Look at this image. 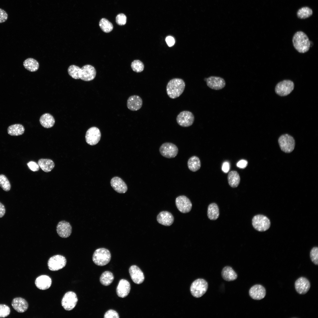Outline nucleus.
I'll use <instances>...</instances> for the list:
<instances>
[{"label":"nucleus","instance_id":"nucleus-1","mask_svg":"<svg viewBox=\"0 0 318 318\" xmlns=\"http://www.w3.org/2000/svg\"><path fill=\"white\" fill-rule=\"evenodd\" d=\"M69 75L75 79L81 80L85 81H89L95 77L96 72L95 68L92 65L87 64L81 68L74 65L69 66L68 69Z\"/></svg>","mask_w":318,"mask_h":318},{"label":"nucleus","instance_id":"nucleus-2","mask_svg":"<svg viewBox=\"0 0 318 318\" xmlns=\"http://www.w3.org/2000/svg\"><path fill=\"white\" fill-rule=\"evenodd\" d=\"M185 87V84L183 80L178 78L173 79L167 84V94L170 98L175 99L183 93Z\"/></svg>","mask_w":318,"mask_h":318},{"label":"nucleus","instance_id":"nucleus-3","mask_svg":"<svg viewBox=\"0 0 318 318\" xmlns=\"http://www.w3.org/2000/svg\"><path fill=\"white\" fill-rule=\"evenodd\" d=\"M292 42L294 48L300 53L307 52L310 47V41L308 37L302 31H298L295 34L293 37Z\"/></svg>","mask_w":318,"mask_h":318},{"label":"nucleus","instance_id":"nucleus-4","mask_svg":"<svg viewBox=\"0 0 318 318\" xmlns=\"http://www.w3.org/2000/svg\"><path fill=\"white\" fill-rule=\"evenodd\" d=\"M111 255L110 251L105 248L97 249L92 256L94 263L98 266H102L108 264L110 261Z\"/></svg>","mask_w":318,"mask_h":318},{"label":"nucleus","instance_id":"nucleus-5","mask_svg":"<svg viewBox=\"0 0 318 318\" xmlns=\"http://www.w3.org/2000/svg\"><path fill=\"white\" fill-rule=\"evenodd\" d=\"M208 288L207 281L203 279H198L191 284L190 290L191 294L196 298H199L206 292Z\"/></svg>","mask_w":318,"mask_h":318},{"label":"nucleus","instance_id":"nucleus-6","mask_svg":"<svg viewBox=\"0 0 318 318\" xmlns=\"http://www.w3.org/2000/svg\"><path fill=\"white\" fill-rule=\"evenodd\" d=\"M252 224L254 228L259 231H265L269 228L270 221L266 216L259 214L254 216L252 219Z\"/></svg>","mask_w":318,"mask_h":318},{"label":"nucleus","instance_id":"nucleus-7","mask_svg":"<svg viewBox=\"0 0 318 318\" xmlns=\"http://www.w3.org/2000/svg\"><path fill=\"white\" fill-rule=\"evenodd\" d=\"M278 143L281 150L286 153H290L294 150L295 145L293 138L288 134L281 136L278 139Z\"/></svg>","mask_w":318,"mask_h":318},{"label":"nucleus","instance_id":"nucleus-8","mask_svg":"<svg viewBox=\"0 0 318 318\" xmlns=\"http://www.w3.org/2000/svg\"><path fill=\"white\" fill-rule=\"evenodd\" d=\"M78 300L75 293L72 291L68 292L64 294L62 298V305L65 310L70 311L75 307Z\"/></svg>","mask_w":318,"mask_h":318},{"label":"nucleus","instance_id":"nucleus-9","mask_svg":"<svg viewBox=\"0 0 318 318\" xmlns=\"http://www.w3.org/2000/svg\"><path fill=\"white\" fill-rule=\"evenodd\" d=\"M67 260L63 256L60 255H54L49 259L47 265L51 271H56L63 268L66 265Z\"/></svg>","mask_w":318,"mask_h":318},{"label":"nucleus","instance_id":"nucleus-10","mask_svg":"<svg viewBox=\"0 0 318 318\" xmlns=\"http://www.w3.org/2000/svg\"><path fill=\"white\" fill-rule=\"evenodd\" d=\"M294 84L289 80H284L279 82L275 88L276 93L278 95L284 96L289 94L293 90Z\"/></svg>","mask_w":318,"mask_h":318},{"label":"nucleus","instance_id":"nucleus-11","mask_svg":"<svg viewBox=\"0 0 318 318\" xmlns=\"http://www.w3.org/2000/svg\"><path fill=\"white\" fill-rule=\"evenodd\" d=\"M195 120L194 115L191 112L184 110L180 112L176 117V121L180 126L187 127L192 125Z\"/></svg>","mask_w":318,"mask_h":318},{"label":"nucleus","instance_id":"nucleus-12","mask_svg":"<svg viewBox=\"0 0 318 318\" xmlns=\"http://www.w3.org/2000/svg\"><path fill=\"white\" fill-rule=\"evenodd\" d=\"M159 151L163 156L168 158L175 157L177 155L178 150L174 144L167 142L163 144L159 148Z\"/></svg>","mask_w":318,"mask_h":318},{"label":"nucleus","instance_id":"nucleus-13","mask_svg":"<svg viewBox=\"0 0 318 318\" xmlns=\"http://www.w3.org/2000/svg\"><path fill=\"white\" fill-rule=\"evenodd\" d=\"M101 137L100 131L97 127H92L87 131L85 138L86 142L88 144L93 145L97 144Z\"/></svg>","mask_w":318,"mask_h":318},{"label":"nucleus","instance_id":"nucleus-14","mask_svg":"<svg viewBox=\"0 0 318 318\" xmlns=\"http://www.w3.org/2000/svg\"><path fill=\"white\" fill-rule=\"evenodd\" d=\"M175 204L179 211L183 213L189 212L192 207V204L190 199L185 196H180L175 199Z\"/></svg>","mask_w":318,"mask_h":318},{"label":"nucleus","instance_id":"nucleus-15","mask_svg":"<svg viewBox=\"0 0 318 318\" xmlns=\"http://www.w3.org/2000/svg\"><path fill=\"white\" fill-rule=\"evenodd\" d=\"M204 80L206 82L207 86L210 88L218 90L223 88L226 86L224 79L221 77L212 76L205 78Z\"/></svg>","mask_w":318,"mask_h":318},{"label":"nucleus","instance_id":"nucleus-16","mask_svg":"<svg viewBox=\"0 0 318 318\" xmlns=\"http://www.w3.org/2000/svg\"><path fill=\"white\" fill-rule=\"evenodd\" d=\"M295 289L297 293L304 294L309 291L310 287V284L306 278L301 277L297 279L295 283Z\"/></svg>","mask_w":318,"mask_h":318},{"label":"nucleus","instance_id":"nucleus-17","mask_svg":"<svg viewBox=\"0 0 318 318\" xmlns=\"http://www.w3.org/2000/svg\"><path fill=\"white\" fill-rule=\"evenodd\" d=\"M56 230L59 236L63 238H67L70 235L72 232V227L68 222L62 221L58 223Z\"/></svg>","mask_w":318,"mask_h":318},{"label":"nucleus","instance_id":"nucleus-18","mask_svg":"<svg viewBox=\"0 0 318 318\" xmlns=\"http://www.w3.org/2000/svg\"><path fill=\"white\" fill-rule=\"evenodd\" d=\"M129 271L131 279L134 283L139 284L143 282L145 279L144 275L139 267L135 265L131 266Z\"/></svg>","mask_w":318,"mask_h":318},{"label":"nucleus","instance_id":"nucleus-19","mask_svg":"<svg viewBox=\"0 0 318 318\" xmlns=\"http://www.w3.org/2000/svg\"><path fill=\"white\" fill-rule=\"evenodd\" d=\"M250 297L253 299L260 300L264 298L266 294L265 288L260 284H256L252 286L249 291Z\"/></svg>","mask_w":318,"mask_h":318},{"label":"nucleus","instance_id":"nucleus-20","mask_svg":"<svg viewBox=\"0 0 318 318\" xmlns=\"http://www.w3.org/2000/svg\"><path fill=\"white\" fill-rule=\"evenodd\" d=\"M130 289L129 282L126 279H121L120 280L116 288L117 294L120 297H125L130 293Z\"/></svg>","mask_w":318,"mask_h":318},{"label":"nucleus","instance_id":"nucleus-21","mask_svg":"<svg viewBox=\"0 0 318 318\" xmlns=\"http://www.w3.org/2000/svg\"><path fill=\"white\" fill-rule=\"evenodd\" d=\"M157 220L158 222L164 226H169L173 223L174 218L173 215L167 211H162L158 215Z\"/></svg>","mask_w":318,"mask_h":318},{"label":"nucleus","instance_id":"nucleus-22","mask_svg":"<svg viewBox=\"0 0 318 318\" xmlns=\"http://www.w3.org/2000/svg\"><path fill=\"white\" fill-rule=\"evenodd\" d=\"M127 107L128 109L132 111L139 110L143 105V100L139 96L133 95L130 96L127 101Z\"/></svg>","mask_w":318,"mask_h":318},{"label":"nucleus","instance_id":"nucleus-23","mask_svg":"<svg viewBox=\"0 0 318 318\" xmlns=\"http://www.w3.org/2000/svg\"><path fill=\"white\" fill-rule=\"evenodd\" d=\"M52 283L51 278L47 275H42L38 277L36 279L35 284L36 286L39 289L44 290L50 287Z\"/></svg>","mask_w":318,"mask_h":318},{"label":"nucleus","instance_id":"nucleus-24","mask_svg":"<svg viewBox=\"0 0 318 318\" xmlns=\"http://www.w3.org/2000/svg\"><path fill=\"white\" fill-rule=\"evenodd\" d=\"M111 185L113 189L119 193H125L127 191V185L123 180L118 177H113L110 181Z\"/></svg>","mask_w":318,"mask_h":318},{"label":"nucleus","instance_id":"nucleus-25","mask_svg":"<svg viewBox=\"0 0 318 318\" xmlns=\"http://www.w3.org/2000/svg\"><path fill=\"white\" fill-rule=\"evenodd\" d=\"M13 308L17 312L22 313L27 310L28 308V304L25 299L19 297L14 298L11 302Z\"/></svg>","mask_w":318,"mask_h":318},{"label":"nucleus","instance_id":"nucleus-26","mask_svg":"<svg viewBox=\"0 0 318 318\" xmlns=\"http://www.w3.org/2000/svg\"><path fill=\"white\" fill-rule=\"evenodd\" d=\"M221 274L223 279L228 281L235 280L238 277L237 274L232 268L228 266H225L223 269Z\"/></svg>","mask_w":318,"mask_h":318},{"label":"nucleus","instance_id":"nucleus-27","mask_svg":"<svg viewBox=\"0 0 318 318\" xmlns=\"http://www.w3.org/2000/svg\"><path fill=\"white\" fill-rule=\"evenodd\" d=\"M39 121L43 127L47 128L53 127L55 123V120L53 117L48 113L42 115L40 117Z\"/></svg>","mask_w":318,"mask_h":318},{"label":"nucleus","instance_id":"nucleus-28","mask_svg":"<svg viewBox=\"0 0 318 318\" xmlns=\"http://www.w3.org/2000/svg\"><path fill=\"white\" fill-rule=\"evenodd\" d=\"M38 164L40 168L46 172L51 171L54 167V162L48 159H40L39 160Z\"/></svg>","mask_w":318,"mask_h":318},{"label":"nucleus","instance_id":"nucleus-29","mask_svg":"<svg viewBox=\"0 0 318 318\" xmlns=\"http://www.w3.org/2000/svg\"><path fill=\"white\" fill-rule=\"evenodd\" d=\"M228 183L231 187L232 188L236 187L240 182V175L237 171H231L228 173Z\"/></svg>","mask_w":318,"mask_h":318},{"label":"nucleus","instance_id":"nucleus-30","mask_svg":"<svg viewBox=\"0 0 318 318\" xmlns=\"http://www.w3.org/2000/svg\"><path fill=\"white\" fill-rule=\"evenodd\" d=\"M25 129L21 124H17L11 125L7 129L8 134L12 136H17L22 135L24 132Z\"/></svg>","mask_w":318,"mask_h":318},{"label":"nucleus","instance_id":"nucleus-31","mask_svg":"<svg viewBox=\"0 0 318 318\" xmlns=\"http://www.w3.org/2000/svg\"><path fill=\"white\" fill-rule=\"evenodd\" d=\"M23 65L26 69L32 72L37 71L39 66L38 62L32 58H28L25 60L23 62Z\"/></svg>","mask_w":318,"mask_h":318},{"label":"nucleus","instance_id":"nucleus-32","mask_svg":"<svg viewBox=\"0 0 318 318\" xmlns=\"http://www.w3.org/2000/svg\"><path fill=\"white\" fill-rule=\"evenodd\" d=\"M207 215L211 220H216L219 216V211L218 205L215 203L210 204L208 206Z\"/></svg>","mask_w":318,"mask_h":318},{"label":"nucleus","instance_id":"nucleus-33","mask_svg":"<svg viewBox=\"0 0 318 318\" xmlns=\"http://www.w3.org/2000/svg\"><path fill=\"white\" fill-rule=\"evenodd\" d=\"M188 166L189 169L193 171L196 172L199 170L201 167V161L199 158L196 156L191 157L188 161Z\"/></svg>","mask_w":318,"mask_h":318},{"label":"nucleus","instance_id":"nucleus-34","mask_svg":"<svg viewBox=\"0 0 318 318\" xmlns=\"http://www.w3.org/2000/svg\"><path fill=\"white\" fill-rule=\"evenodd\" d=\"M114 277L112 273L110 271H106L101 275L100 281L103 285L107 286L113 282Z\"/></svg>","mask_w":318,"mask_h":318},{"label":"nucleus","instance_id":"nucleus-35","mask_svg":"<svg viewBox=\"0 0 318 318\" xmlns=\"http://www.w3.org/2000/svg\"><path fill=\"white\" fill-rule=\"evenodd\" d=\"M99 26L102 30L105 33L110 32L113 28L112 24L105 18H102L100 20Z\"/></svg>","mask_w":318,"mask_h":318},{"label":"nucleus","instance_id":"nucleus-36","mask_svg":"<svg viewBox=\"0 0 318 318\" xmlns=\"http://www.w3.org/2000/svg\"><path fill=\"white\" fill-rule=\"evenodd\" d=\"M312 10L307 7L302 8L299 10L297 12L298 17L302 19L308 18L312 15Z\"/></svg>","mask_w":318,"mask_h":318},{"label":"nucleus","instance_id":"nucleus-37","mask_svg":"<svg viewBox=\"0 0 318 318\" xmlns=\"http://www.w3.org/2000/svg\"><path fill=\"white\" fill-rule=\"evenodd\" d=\"M0 186L6 191H9L11 188L10 183L6 177L3 174L0 175Z\"/></svg>","mask_w":318,"mask_h":318},{"label":"nucleus","instance_id":"nucleus-38","mask_svg":"<svg viewBox=\"0 0 318 318\" xmlns=\"http://www.w3.org/2000/svg\"><path fill=\"white\" fill-rule=\"evenodd\" d=\"M131 67L134 71L140 72L144 70V66L141 61L139 60H135L131 63Z\"/></svg>","mask_w":318,"mask_h":318},{"label":"nucleus","instance_id":"nucleus-39","mask_svg":"<svg viewBox=\"0 0 318 318\" xmlns=\"http://www.w3.org/2000/svg\"><path fill=\"white\" fill-rule=\"evenodd\" d=\"M310 255L312 262L315 264L318 265V248L317 247H314L311 249Z\"/></svg>","mask_w":318,"mask_h":318},{"label":"nucleus","instance_id":"nucleus-40","mask_svg":"<svg viewBox=\"0 0 318 318\" xmlns=\"http://www.w3.org/2000/svg\"><path fill=\"white\" fill-rule=\"evenodd\" d=\"M10 312V309L9 306L4 304H0V318L7 317Z\"/></svg>","mask_w":318,"mask_h":318},{"label":"nucleus","instance_id":"nucleus-41","mask_svg":"<svg viewBox=\"0 0 318 318\" xmlns=\"http://www.w3.org/2000/svg\"><path fill=\"white\" fill-rule=\"evenodd\" d=\"M127 18L126 16L123 14H120L117 15L116 18V21L117 24L119 25H123L126 22Z\"/></svg>","mask_w":318,"mask_h":318},{"label":"nucleus","instance_id":"nucleus-42","mask_svg":"<svg viewBox=\"0 0 318 318\" xmlns=\"http://www.w3.org/2000/svg\"><path fill=\"white\" fill-rule=\"evenodd\" d=\"M104 318H119V316L117 312L113 309H110L105 312Z\"/></svg>","mask_w":318,"mask_h":318},{"label":"nucleus","instance_id":"nucleus-43","mask_svg":"<svg viewBox=\"0 0 318 318\" xmlns=\"http://www.w3.org/2000/svg\"><path fill=\"white\" fill-rule=\"evenodd\" d=\"M27 165L29 168L33 171H38L39 169V167L38 164L34 162H29L27 163Z\"/></svg>","mask_w":318,"mask_h":318},{"label":"nucleus","instance_id":"nucleus-44","mask_svg":"<svg viewBox=\"0 0 318 318\" xmlns=\"http://www.w3.org/2000/svg\"><path fill=\"white\" fill-rule=\"evenodd\" d=\"M8 15L4 10L0 8V23L5 22L7 19Z\"/></svg>","mask_w":318,"mask_h":318},{"label":"nucleus","instance_id":"nucleus-45","mask_svg":"<svg viewBox=\"0 0 318 318\" xmlns=\"http://www.w3.org/2000/svg\"><path fill=\"white\" fill-rule=\"evenodd\" d=\"M248 164L247 160H241L239 161L237 163V166L240 168H244L247 166Z\"/></svg>","mask_w":318,"mask_h":318},{"label":"nucleus","instance_id":"nucleus-46","mask_svg":"<svg viewBox=\"0 0 318 318\" xmlns=\"http://www.w3.org/2000/svg\"><path fill=\"white\" fill-rule=\"evenodd\" d=\"M165 41L168 46L169 47L173 46L175 43L174 38L171 36L167 37L165 39Z\"/></svg>","mask_w":318,"mask_h":318},{"label":"nucleus","instance_id":"nucleus-47","mask_svg":"<svg viewBox=\"0 0 318 318\" xmlns=\"http://www.w3.org/2000/svg\"><path fill=\"white\" fill-rule=\"evenodd\" d=\"M230 168V164L228 162H225L222 165V170L224 173H227L229 171Z\"/></svg>","mask_w":318,"mask_h":318},{"label":"nucleus","instance_id":"nucleus-48","mask_svg":"<svg viewBox=\"0 0 318 318\" xmlns=\"http://www.w3.org/2000/svg\"><path fill=\"white\" fill-rule=\"evenodd\" d=\"M5 211L6 210L4 206L0 202V218L4 216Z\"/></svg>","mask_w":318,"mask_h":318}]
</instances>
